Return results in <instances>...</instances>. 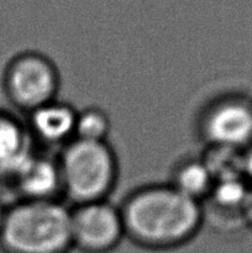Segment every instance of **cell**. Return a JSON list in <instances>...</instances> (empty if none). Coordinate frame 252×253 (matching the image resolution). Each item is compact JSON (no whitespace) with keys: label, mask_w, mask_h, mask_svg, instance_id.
I'll list each match as a JSON object with an SVG mask.
<instances>
[{"label":"cell","mask_w":252,"mask_h":253,"mask_svg":"<svg viewBox=\"0 0 252 253\" xmlns=\"http://www.w3.org/2000/svg\"><path fill=\"white\" fill-rule=\"evenodd\" d=\"M126 240L147 252H173L192 244L205 221L202 203L189 199L168 183L131 190L120 205Z\"/></svg>","instance_id":"6da1fadb"},{"label":"cell","mask_w":252,"mask_h":253,"mask_svg":"<svg viewBox=\"0 0 252 253\" xmlns=\"http://www.w3.org/2000/svg\"><path fill=\"white\" fill-rule=\"evenodd\" d=\"M71 208L62 200L7 205L0 253H72Z\"/></svg>","instance_id":"7a4b0ae2"},{"label":"cell","mask_w":252,"mask_h":253,"mask_svg":"<svg viewBox=\"0 0 252 253\" xmlns=\"http://www.w3.org/2000/svg\"><path fill=\"white\" fill-rule=\"evenodd\" d=\"M63 199L72 207L109 200L120 174L119 158L108 141L72 140L57 155Z\"/></svg>","instance_id":"3957f363"},{"label":"cell","mask_w":252,"mask_h":253,"mask_svg":"<svg viewBox=\"0 0 252 253\" xmlns=\"http://www.w3.org/2000/svg\"><path fill=\"white\" fill-rule=\"evenodd\" d=\"M2 88L11 105L27 115L56 100L61 88V74L46 54L24 51L7 62L2 73Z\"/></svg>","instance_id":"277c9868"},{"label":"cell","mask_w":252,"mask_h":253,"mask_svg":"<svg viewBox=\"0 0 252 253\" xmlns=\"http://www.w3.org/2000/svg\"><path fill=\"white\" fill-rule=\"evenodd\" d=\"M197 131L208 147L244 151L252 146V100L242 94L217 96L199 113Z\"/></svg>","instance_id":"5b68a950"},{"label":"cell","mask_w":252,"mask_h":253,"mask_svg":"<svg viewBox=\"0 0 252 253\" xmlns=\"http://www.w3.org/2000/svg\"><path fill=\"white\" fill-rule=\"evenodd\" d=\"M71 229L78 253H113L126 240L120 209L109 200L72 207Z\"/></svg>","instance_id":"8992f818"},{"label":"cell","mask_w":252,"mask_h":253,"mask_svg":"<svg viewBox=\"0 0 252 253\" xmlns=\"http://www.w3.org/2000/svg\"><path fill=\"white\" fill-rule=\"evenodd\" d=\"M7 184L15 190L17 200H62V178L57 156L34 151Z\"/></svg>","instance_id":"52a82bcc"},{"label":"cell","mask_w":252,"mask_h":253,"mask_svg":"<svg viewBox=\"0 0 252 253\" xmlns=\"http://www.w3.org/2000/svg\"><path fill=\"white\" fill-rule=\"evenodd\" d=\"M77 113L71 104L56 99L27 114V130L34 142L62 148L74 140Z\"/></svg>","instance_id":"ba28073f"},{"label":"cell","mask_w":252,"mask_h":253,"mask_svg":"<svg viewBox=\"0 0 252 253\" xmlns=\"http://www.w3.org/2000/svg\"><path fill=\"white\" fill-rule=\"evenodd\" d=\"M34 143L26 124L0 109V180L9 182L34 153Z\"/></svg>","instance_id":"9c48e42d"},{"label":"cell","mask_w":252,"mask_h":253,"mask_svg":"<svg viewBox=\"0 0 252 253\" xmlns=\"http://www.w3.org/2000/svg\"><path fill=\"white\" fill-rule=\"evenodd\" d=\"M215 178L202 157H185L177 161L168 184L189 199L204 204L211 193Z\"/></svg>","instance_id":"30bf717a"},{"label":"cell","mask_w":252,"mask_h":253,"mask_svg":"<svg viewBox=\"0 0 252 253\" xmlns=\"http://www.w3.org/2000/svg\"><path fill=\"white\" fill-rule=\"evenodd\" d=\"M111 131V120L104 109L86 106L78 110L74 138L91 142H105Z\"/></svg>","instance_id":"8fae6325"},{"label":"cell","mask_w":252,"mask_h":253,"mask_svg":"<svg viewBox=\"0 0 252 253\" xmlns=\"http://www.w3.org/2000/svg\"><path fill=\"white\" fill-rule=\"evenodd\" d=\"M242 217L245 221L252 227V185H250V193L247 197L246 203H245L244 211H242Z\"/></svg>","instance_id":"7c38bea8"},{"label":"cell","mask_w":252,"mask_h":253,"mask_svg":"<svg viewBox=\"0 0 252 253\" xmlns=\"http://www.w3.org/2000/svg\"><path fill=\"white\" fill-rule=\"evenodd\" d=\"M6 209H7V205H5L4 202L0 199V231H1L2 224H4L5 215H6Z\"/></svg>","instance_id":"4fadbf2b"}]
</instances>
